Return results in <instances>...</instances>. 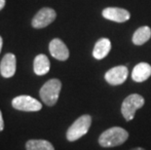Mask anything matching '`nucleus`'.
Masks as SVG:
<instances>
[{
    "label": "nucleus",
    "mask_w": 151,
    "mask_h": 150,
    "mask_svg": "<svg viewBox=\"0 0 151 150\" xmlns=\"http://www.w3.org/2000/svg\"><path fill=\"white\" fill-rule=\"evenodd\" d=\"M129 138V133L123 128L112 127L107 129L99 136V143L102 147H115L121 145Z\"/></svg>",
    "instance_id": "f257e3e1"
},
{
    "label": "nucleus",
    "mask_w": 151,
    "mask_h": 150,
    "mask_svg": "<svg viewBox=\"0 0 151 150\" xmlns=\"http://www.w3.org/2000/svg\"><path fill=\"white\" fill-rule=\"evenodd\" d=\"M62 89V82L59 79H50L40 89L39 95L43 103L48 106H53L57 103Z\"/></svg>",
    "instance_id": "f03ea898"
},
{
    "label": "nucleus",
    "mask_w": 151,
    "mask_h": 150,
    "mask_svg": "<svg viewBox=\"0 0 151 150\" xmlns=\"http://www.w3.org/2000/svg\"><path fill=\"white\" fill-rule=\"evenodd\" d=\"M92 124V117L85 114L80 116L73 122V124L68 128L66 132V139L68 141H75L81 139L89 132Z\"/></svg>",
    "instance_id": "7ed1b4c3"
},
{
    "label": "nucleus",
    "mask_w": 151,
    "mask_h": 150,
    "mask_svg": "<svg viewBox=\"0 0 151 150\" xmlns=\"http://www.w3.org/2000/svg\"><path fill=\"white\" fill-rule=\"evenodd\" d=\"M144 105V98L139 94H132L125 98L121 106L122 115L126 121L134 119V114L137 109H139Z\"/></svg>",
    "instance_id": "20e7f679"
},
{
    "label": "nucleus",
    "mask_w": 151,
    "mask_h": 150,
    "mask_svg": "<svg viewBox=\"0 0 151 150\" xmlns=\"http://www.w3.org/2000/svg\"><path fill=\"white\" fill-rule=\"evenodd\" d=\"M12 106L17 110L27 111V112H35L42 108V104L39 100L29 95H19L13 98Z\"/></svg>",
    "instance_id": "39448f33"
},
{
    "label": "nucleus",
    "mask_w": 151,
    "mask_h": 150,
    "mask_svg": "<svg viewBox=\"0 0 151 150\" xmlns=\"http://www.w3.org/2000/svg\"><path fill=\"white\" fill-rule=\"evenodd\" d=\"M57 17L56 11L51 8H43L32 19V27L34 28H43L52 24Z\"/></svg>",
    "instance_id": "423d86ee"
},
{
    "label": "nucleus",
    "mask_w": 151,
    "mask_h": 150,
    "mask_svg": "<svg viewBox=\"0 0 151 150\" xmlns=\"http://www.w3.org/2000/svg\"><path fill=\"white\" fill-rule=\"evenodd\" d=\"M128 73H129V71H128L127 66L125 65L115 66V67H112L105 73L104 79L110 85L113 86L121 85L126 81V79L128 77Z\"/></svg>",
    "instance_id": "0eeeda50"
},
{
    "label": "nucleus",
    "mask_w": 151,
    "mask_h": 150,
    "mask_svg": "<svg viewBox=\"0 0 151 150\" xmlns=\"http://www.w3.org/2000/svg\"><path fill=\"white\" fill-rule=\"evenodd\" d=\"M49 51L53 58L59 60H66L69 57V51L62 40L59 38H55L49 44Z\"/></svg>",
    "instance_id": "6e6552de"
},
{
    "label": "nucleus",
    "mask_w": 151,
    "mask_h": 150,
    "mask_svg": "<svg viewBox=\"0 0 151 150\" xmlns=\"http://www.w3.org/2000/svg\"><path fill=\"white\" fill-rule=\"evenodd\" d=\"M17 67V60L14 54H6L0 63V74L4 78L13 77L16 73Z\"/></svg>",
    "instance_id": "1a4fd4ad"
},
{
    "label": "nucleus",
    "mask_w": 151,
    "mask_h": 150,
    "mask_svg": "<svg viewBox=\"0 0 151 150\" xmlns=\"http://www.w3.org/2000/svg\"><path fill=\"white\" fill-rule=\"evenodd\" d=\"M104 18L109 21L116 22V23H125L130 19L131 15L125 9L117 8V7H108L102 11Z\"/></svg>",
    "instance_id": "9d476101"
},
{
    "label": "nucleus",
    "mask_w": 151,
    "mask_h": 150,
    "mask_svg": "<svg viewBox=\"0 0 151 150\" xmlns=\"http://www.w3.org/2000/svg\"><path fill=\"white\" fill-rule=\"evenodd\" d=\"M151 76V65L147 62H139L137 65L132 72V78L134 81L141 83L147 80Z\"/></svg>",
    "instance_id": "9b49d317"
},
{
    "label": "nucleus",
    "mask_w": 151,
    "mask_h": 150,
    "mask_svg": "<svg viewBox=\"0 0 151 150\" xmlns=\"http://www.w3.org/2000/svg\"><path fill=\"white\" fill-rule=\"evenodd\" d=\"M111 50V42L107 38H101L94 47L93 56L97 60H102L108 55Z\"/></svg>",
    "instance_id": "f8f14e48"
},
{
    "label": "nucleus",
    "mask_w": 151,
    "mask_h": 150,
    "mask_svg": "<svg viewBox=\"0 0 151 150\" xmlns=\"http://www.w3.org/2000/svg\"><path fill=\"white\" fill-rule=\"evenodd\" d=\"M50 60L47 58V56L40 54L35 57L33 62V70L36 75H45L50 70Z\"/></svg>",
    "instance_id": "ddd939ff"
},
{
    "label": "nucleus",
    "mask_w": 151,
    "mask_h": 150,
    "mask_svg": "<svg viewBox=\"0 0 151 150\" xmlns=\"http://www.w3.org/2000/svg\"><path fill=\"white\" fill-rule=\"evenodd\" d=\"M151 37V28L149 27H141L134 31L133 35V43L140 46L147 42Z\"/></svg>",
    "instance_id": "4468645a"
},
{
    "label": "nucleus",
    "mask_w": 151,
    "mask_h": 150,
    "mask_svg": "<svg viewBox=\"0 0 151 150\" xmlns=\"http://www.w3.org/2000/svg\"><path fill=\"white\" fill-rule=\"evenodd\" d=\"M27 150H55L53 144L45 139H29L25 143Z\"/></svg>",
    "instance_id": "2eb2a0df"
},
{
    "label": "nucleus",
    "mask_w": 151,
    "mask_h": 150,
    "mask_svg": "<svg viewBox=\"0 0 151 150\" xmlns=\"http://www.w3.org/2000/svg\"><path fill=\"white\" fill-rule=\"evenodd\" d=\"M4 130V121H3V117H2V113L0 111V132Z\"/></svg>",
    "instance_id": "dca6fc26"
},
{
    "label": "nucleus",
    "mask_w": 151,
    "mask_h": 150,
    "mask_svg": "<svg viewBox=\"0 0 151 150\" xmlns=\"http://www.w3.org/2000/svg\"><path fill=\"white\" fill-rule=\"evenodd\" d=\"M5 6V0H0V10H2Z\"/></svg>",
    "instance_id": "f3484780"
},
{
    "label": "nucleus",
    "mask_w": 151,
    "mask_h": 150,
    "mask_svg": "<svg viewBox=\"0 0 151 150\" xmlns=\"http://www.w3.org/2000/svg\"><path fill=\"white\" fill-rule=\"evenodd\" d=\"M2 45H3V40H2V37L0 36V52H1V49H2Z\"/></svg>",
    "instance_id": "a211bd4d"
},
{
    "label": "nucleus",
    "mask_w": 151,
    "mask_h": 150,
    "mask_svg": "<svg viewBox=\"0 0 151 150\" xmlns=\"http://www.w3.org/2000/svg\"><path fill=\"white\" fill-rule=\"evenodd\" d=\"M131 150H144V149L141 148V147H137V148H133V149H131Z\"/></svg>",
    "instance_id": "6ab92c4d"
}]
</instances>
